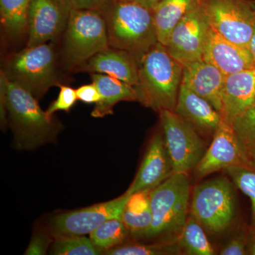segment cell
Here are the masks:
<instances>
[{
  "label": "cell",
  "mask_w": 255,
  "mask_h": 255,
  "mask_svg": "<svg viewBox=\"0 0 255 255\" xmlns=\"http://www.w3.org/2000/svg\"><path fill=\"white\" fill-rule=\"evenodd\" d=\"M174 112L196 130L209 133H214L221 122V114L208 101L182 83Z\"/></svg>",
  "instance_id": "obj_19"
},
{
  "label": "cell",
  "mask_w": 255,
  "mask_h": 255,
  "mask_svg": "<svg viewBox=\"0 0 255 255\" xmlns=\"http://www.w3.org/2000/svg\"><path fill=\"white\" fill-rule=\"evenodd\" d=\"M177 240H163L152 244L121 245L106 251L108 255H169L182 254Z\"/></svg>",
  "instance_id": "obj_26"
},
{
  "label": "cell",
  "mask_w": 255,
  "mask_h": 255,
  "mask_svg": "<svg viewBox=\"0 0 255 255\" xmlns=\"http://www.w3.org/2000/svg\"><path fill=\"white\" fill-rule=\"evenodd\" d=\"M255 231V229H254ZM251 245H250V254L255 255V233L253 235Z\"/></svg>",
  "instance_id": "obj_37"
},
{
  "label": "cell",
  "mask_w": 255,
  "mask_h": 255,
  "mask_svg": "<svg viewBox=\"0 0 255 255\" xmlns=\"http://www.w3.org/2000/svg\"><path fill=\"white\" fill-rule=\"evenodd\" d=\"M237 210L231 181L220 177L196 186L191 199V216L210 233L223 232L234 221Z\"/></svg>",
  "instance_id": "obj_7"
},
{
  "label": "cell",
  "mask_w": 255,
  "mask_h": 255,
  "mask_svg": "<svg viewBox=\"0 0 255 255\" xmlns=\"http://www.w3.org/2000/svg\"><path fill=\"white\" fill-rule=\"evenodd\" d=\"M1 73L6 80L16 84L41 100L53 87H60L53 47L46 43L27 47L5 60Z\"/></svg>",
  "instance_id": "obj_5"
},
{
  "label": "cell",
  "mask_w": 255,
  "mask_h": 255,
  "mask_svg": "<svg viewBox=\"0 0 255 255\" xmlns=\"http://www.w3.org/2000/svg\"><path fill=\"white\" fill-rule=\"evenodd\" d=\"M31 0H0V21L8 36L18 38L28 31Z\"/></svg>",
  "instance_id": "obj_23"
},
{
  "label": "cell",
  "mask_w": 255,
  "mask_h": 255,
  "mask_svg": "<svg viewBox=\"0 0 255 255\" xmlns=\"http://www.w3.org/2000/svg\"><path fill=\"white\" fill-rule=\"evenodd\" d=\"M210 25L202 5L189 11L174 27L166 48L182 65L203 59Z\"/></svg>",
  "instance_id": "obj_10"
},
{
  "label": "cell",
  "mask_w": 255,
  "mask_h": 255,
  "mask_svg": "<svg viewBox=\"0 0 255 255\" xmlns=\"http://www.w3.org/2000/svg\"><path fill=\"white\" fill-rule=\"evenodd\" d=\"M51 254L55 255H104L103 250L97 248L91 239L85 236H60L53 237Z\"/></svg>",
  "instance_id": "obj_27"
},
{
  "label": "cell",
  "mask_w": 255,
  "mask_h": 255,
  "mask_svg": "<svg viewBox=\"0 0 255 255\" xmlns=\"http://www.w3.org/2000/svg\"><path fill=\"white\" fill-rule=\"evenodd\" d=\"M0 80L4 85L8 124L15 147L31 150L54 141L61 128L60 122L43 112L31 93L6 80L1 72Z\"/></svg>",
  "instance_id": "obj_2"
},
{
  "label": "cell",
  "mask_w": 255,
  "mask_h": 255,
  "mask_svg": "<svg viewBox=\"0 0 255 255\" xmlns=\"http://www.w3.org/2000/svg\"><path fill=\"white\" fill-rule=\"evenodd\" d=\"M174 174L164 137L154 135L138 172L131 185L126 191L132 195L141 191H152Z\"/></svg>",
  "instance_id": "obj_14"
},
{
  "label": "cell",
  "mask_w": 255,
  "mask_h": 255,
  "mask_svg": "<svg viewBox=\"0 0 255 255\" xmlns=\"http://www.w3.org/2000/svg\"><path fill=\"white\" fill-rule=\"evenodd\" d=\"M109 0H65L71 9H102Z\"/></svg>",
  "instance_id": "obj_34"
},
{
  "label": "cell",
  "mask_w": 255,
  "mask_h": 255,
  "mask_svg": "<svg viewBox=\"0 0 255 255\" xmlns=\"http://www.w3.org/2000/svg\"><path fill=\"white\" fill-rule=\"evenodd\" d=\"M182 75V64L158 42L138 62L137 102L156 112L174 111Z\"/></svg>",
  "instance_id": "obj_3"
},
{
  "label": "cell",
  "mask_w": 255,
  "mask_h": 255,
  "mask_svg": "<svg viewBox=\"0 0 255 255\" xmlns=\"http://www.w3.org/2000/svg\"><path fill=\"white\" fill-rule=\"evenodd\" d=\"M233 127L243 150L255 164V107L235 119Z\"/></svg>",
  "instance_id": "obj_28"
},
{
  "label": "cell",
  "mask_w": 255,
  "mask_h": 255,
  "mask_svg": "<svg viewBox=\"0 0 255 255\" xmlns=\"http://www.w3.org/2000/svg\"><path fill=\"white\" fill-rule=\"evenodd\" d=\"M70 9L65 0H31L27 47L48 43L65 31Z\"/></svg>",
  "instance_id": "obj_13"
},
{
  "label": "cell",
  "mask_w": 255,
  "mask_h": 255,
  "mask_svg": "<svg viewBox=\"0 0 255 255\" xmlns=\"http://www.w3.org/2000/svg\"><path fill=\"white\" fill-rule=\"evenodd\" d=\"M253 7H254V9L255 10V0H253Z\"/></svg>",
  "instance_id": "obj_38"
},
{
  "label": "cell",
  "mask_w": 255,
  "mask_h": 255,
  "mask_svg": "<svg viewBox=\"0 0 255 255\" xmlns=\"http://www.w3.org/2000/svg\"><path fill=\"white\" fill-rule=\"evenodd\" d=\"M136 1L144 5L146 7L153 9L162 0H136Z\"/></svg>",
  "instance_id": "obj_35"
},
{
  "label": "cell",
  "mask_w": 255,
  "mask_h": 255,
  "mask_svg": "<svg viewBox=\"0 0 255 255\" xmlns=\"http://www.w3.org/2000/svg\"><path fill=\"white\" fill-rule=\"evenodd\" d=\"M254 69L226 76L220 113L225 122L233 124L238 117L255 107Z\"/></svg>",
  "instance_id": "obj_18"
},
{
  "label": "cell",
  "mask_w": 255,
  "mask_h": 255,
  "mask_svg": "<svg viewBox=\"0 0 255 255\" xmlns=\"http://www.w3.org/2000/svg\"><path fill=\"white\" fill-rule=\"evenodd\" d=\"M233 166L254 167L255 164L243 150L233 124L221 119L211 145L194 169L195 175L198 178L204 177Z\"/></svg>",
  "instance_id": "obj_12"
},
{
  "label": "cell",
  "mask_w": 255,
  "mask_h": 255,
  "mask_svg": "<svg viewBox=\"0 0 255 255\" xmlns=\"http://www.w3.org/2000/svg\"><path fill=\"white\" fill-rule=\"evenodd\" d=\"M59 95L46 111L49 117H53L57 112H69L78 100L76 90L67 85H60Z\"/></svg>",
  "instance_id": "obj_30"
},
{
  "label": "cell",
  "mask_w": 255,
  "mask_h": 255,
  "mask_svg": "<svg viewBox=\"0 0 255 255\" xmlns=\"http://www.w3.org/2000/svg\"><path fill=\"white\" fill-rule=\"evenodd\" d=\"M203 60L212 64L226 76L255 68L249 48L229 41L211 26Z\"/></svg>",
  "instance_id": "obj_15"
},
{
  "label": "cell",
  "mask_w": 255,
  "mask_h": 255,
  "mask_svg": "<svg viewBox=\"0 0 255 255\" xmlns=\"http://www.w3.org/2000/svg\"><path fill=\"white\" fill-rule=\"evenodd\" d=\"M128 229L122 219H111L102 223L90 234L92 243L106 251L123 244L128 236Z\"/></svg>",
  "instance_id": "obj_25"
},
{
  "label": "cell",
  "mask_w": 255,
  "mask_h": 255,
  "mask_svg": "<svg viewBox=\"0 0 255 255\" xmlns=\"http://www.w3.org/2000/svg\"><path fill=\"white\" fill-rule=\"evenodd\" d=\"M100 11L110 47L128 52L139 62L158 43L152 9L136 0H109Z\"/></svg>",
  "instance_id": "obj_1"
},
{
  "label": "cell",
  "mask_w": 255,
  "mask_h": 255,
  "mask_svg": "<svg viewBox=\"0 0 255 255\" xmlns=\"http://www.w3.org/2000/svg\"><path fill=\"white\" fill-rule=\"evenodd\" d=\"M249 49L251 50L255 62V28L254 33H253V37L251 38V43H250Z\"/></svg>",
  "instance_id": "obj_36"
},
{
  "label": "cell",
  "mask_w": 255,
  "mask_h": 255,
  "mask_svg": "<svg viewBox=\"0 0 255 255\" xmlns=\"http://www.w3.org/2000/svg\"><path fill=\"white\" fill-rule=\"evenodd\" d=\"M201 0H162L152 9L159 43L166 46L171 33L186 14L200 4Z\"/></svg>",
  "instance_id": "obj_21"
},
{
  "label": "cell",
  "mask_w": 255,
  "mask_h": 255,
  "mask_svg": "<svg viewBox=\"0 0 255 255\" xmlns=\"http://www.w3.org/2000/svg\"><path fill=\"white\" fill-rule=\"evenodd\" d=\"M108 47L107 23L100 10H70L63 46L67 68H80Z\"/></svg>",
  "instance_id": "obj_6"
},
{
  "label": "cell",
  "mask_w": 255,
  "mask_h": 255,
  "mask_svg": "<svg viewBox=\"0 0 255 255\" xmlns=\"http://www.w3.org/2000/svg\"><path fill=\"white\" fill-rule=\"evenodd\" d=\"M204 228L195 219L188 218L177 238L183 253L191 255H213L215 251L204 232Z\"/></svg>",
  "instance_id": "obj_24"
},
{
  "label": "cell",
  "mask_w": 255,
  "mask_h": 255,
  "mask_svg": "<svg viewBox=\"0 0 255 255\" xmlns=\"http://www.w3.org/2000/svg\"><path fill=\"white\" fill-rule=\"evenodd\" d=\"M226 78L219 69L203 59L183 65L182 83L208 101L219 113Z\"/></svg>",
  "instance_id": "obj_16"
},
{
  "label": "cell",
  "mask_w": 255,
  "mask_h": 255,
  "mask_svg": "<svg viewBox=\"0 0 255 255\" xmlns=\"http://www.w3.org/2000/svg\"><path fill=\"white\" fill-rule=\"evenodd\" d=\"M54 238L52 239L49 236L43 234H38L33 236L25 255H46L47 251L51 243H53Z\"/></svg>",
  "instance_id": "obj_31"
},
{
  "label": "cell",
  "mask_w": 255,
  "mask_h": 255,
  "mask_svg": "<svg viewBox=\"0 0 255 255\" xmlns=\"http://www.w3.org/2000/svg\"><path fill=\"white\" fill-rule=\"evenodd\" d=\"M238 189L250 198L252 204V227L255 229V166H233L225 169Z\"/></svg>",
  "instance_id": "obj_29"
},
{
  "label": "cell",
  "mask_w": 255,
  "mask_h": 255,
  "mask_svg": "<svg viewBox=\"0 0 255 255\" xmlns=\"http://www.w3.org/2000/svg\"><path fill=\"white\" fill-rule=\"evenodd\" d=\"M247 239L243 233L232 238L221 252L222 255H243L246 254Z\"/></svg>",
  "instance_id": "obj_32"
},
{
  "label": "cell",
  "mask_w": 255,
  "mask_h": 255,
  "mask_svg": "<svg viewBox=\"0 0 255 255\" xmlns=\"http://www.w3.org/2000/svg\"><path fill=\"white\" fill-rule=\"evenodd\" d=\"M129 197L125 193L114 200L57 215L50 223L53 237L85 236L109 220L122 219Z\"/></svg>",
  "instance_id": "obj_11"
},
{
  "label": "cell",
  "mask_w": 255,
  "mask_h": 255,
  "mask_svg": "<svg viewBox=\"0 0 255 255\" xmlns=\"http://www.w3.org/2000/svg\"><path fill=\"white\" fill-rule=\"evenodd\" d=\"M150 191L130 195L123 214L124 223L129 232L135 237H145L152 224Z\"/></svg>",
  "instance_id": "obj_22"
},
{
  "label": "cell",
  "mask_w": 255,
  "mask_h": 255,
  "mask_svg": "<svg viewBox=\"0 0 255 255\" xmlns=\"http://www.w3.org/2000/svg\"><path fill=\"white\" fill-rule=\"evenodd\" d=\"M254 70H255V68L254 69Z\"/></svg>",
  "instance_id": "obj_39"
},
{
  "label": "cell",
  "mask_w": 255,
  "mask_h": 255,
  "mask_svg": "<svg viewBox=\"0 0 255 255\" xmlns=\"http://www.w3.org/2000/svg\"><path fill=\"white\" fill-rule=\"evenodd\" d=\"M92 81L98 89L100 102L92 112L94 118H103L113 114L114 106L123 101H137L135 87L110 75L91 73Z\"/></svg>",
  "instance_id": "obj_20"
},
{
  "label": "cell",
  "mask_w": 255,
  "mask_h": 255,
  "mask_svg": "<svg viewBox=\"0 0 255 255\" xmlns=\"http://www.w3.org/2000/svg\"><path fill=\"white\" fill-rule=\"evenodd\" d=\"M78 100L85 104H97L101 100V95L95 84L82 85L77 89Z\"/></svg>",
  "instance_id": "obj_33"
},
{
  "label": "cell",
  "mask_w": 255,
  "mask_h": 255,
  "mask_svg": "<svg viewBox=\"0 0 255 255\" xmlns=\"http://www.w3.org/2000/svg\"><path fill=\"white\" fill-rule=\"evenodd\" d=\"M190 198L188 174L174 173L150 191L152 221L145 238L177 240L187 221Z\"/></svg>",
  "instance_id": "obj_4"
},
{
  "label": "cell",
  "mask_w": 255,
  "mask_h": 255,
  "mask_svg": "<svg viewBox=\"0 0 255 255\" xmlns=\"http://www.w3.org/2000/svg\"><path fill=\"white\" fill-rule=\"evenodd\" d=\"M77 70L110 75L132 86L138 83V62L126 50L108 47L92 57Z\"/></svg>",
  "instance_id": "obj_17"
},
{
  "label": "cell",
  "mask_w": 255,
  "mask_h": 255,
  "mask_svg": "<svg viewBox=\"0 0 255 255\" xmlns=\"http://www.w3.org/2000/svg\"><path fill=\"white\" fill-rule=\"evenodd\" d=\"M210 25L229 41L249 48L255 28L253 0H201Z\"/></svg>",
  "instance_id": "obj_9"
},
{
  "label": "cell",
  "mask_w": 255,
  "mask_h": 255,
  "mask_svg": "<svg viewBox=\"0 0 255 255\" xmlns=\"http://www.w3.org/2000/svg\"><path fill=\"white\" fill-rule=\"evenodd\" d=\"M159 114L174 173L188 174L200 162L205 145L196 129L174 111L164 110Z\"/></svg>",
  "instance_id": "obj_8"
}]
</instances>
